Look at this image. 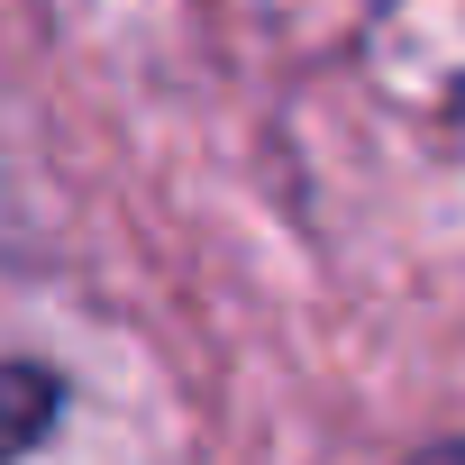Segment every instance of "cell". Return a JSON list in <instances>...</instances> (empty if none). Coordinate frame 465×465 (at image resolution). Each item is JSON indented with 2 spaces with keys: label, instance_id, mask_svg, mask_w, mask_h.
Segmentation results:
<instances>
[{
  "label": "cell",
  "instance_id": "obj_1",
  "mask_svg": "<svg viewBox=\"0 0 465 465\" xmlns=\"http://www.w3.org/2000/svg\"><path fill=\"white\" fill-rule=\"evenodd\" d=\"M420 465H465V438H456V447H429Z\"/></svg>",
  "mask_w": 465,
  "mask_h": 465
}]
</instances>
